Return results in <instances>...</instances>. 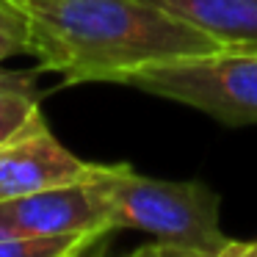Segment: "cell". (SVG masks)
<instances>
[{"mask_svg": "<svg viewBox=\"0 0 257 257\" xmlns=\"http://www.w3.org/2000/svg\"><path fill=\"white\" fill-rule=\"evenodd\" d=\"M39 69L75 83H122L155 61L218 50V42L150 0H12Z\"/></svg>", "mask_w": 257, "mask_h": 257, "instance_id": "cell-1", "label": "cell"}, {"mask_svg": "<svg viewBox=\"0 0 257 257\" xmlns=\"http://www.w3.org/2000/svg\"><path fill=\"white\" fill-rule=\"evenodd\" d=\"M113 229H139L163 243L221 251L229 243L218 221V194L196 180H161L127 163H100L91 177Z\"/></svg>", "mask_w": 257, "mask_h": 257, "instance_id": "cell-2", "label": "cell"}, {"mask_svg": "<svg viewBox=\"0 0 257 257\" xmlns=\"http://www.w3.org/2000/svg\"><path fill=\"white\" fill-rule=\"evenodd\" d=\"M124 86L213 116L227 127L257 124V50H218L155 61Z\"/></svg>", "mask_w": 257, "mask_h": 257, "instance_id": "cell-3", "label": "cell"}, {"mask_svg": "<svg viewBox=\"0 0 257 257\" xmlns=\"http://www.w3.org/2000/svg\"><path fill=\"white\" fill-rule=\"evenodd\" d=\"M94 161H83L56 139L45 113L0 144V202L39 194L94 177Z\"/></svg>", "mask_w": 257, "mask_h": 257, "instance_id": "cell-4", "label": "cell"}, {"mask_svg": "<svg viewBox=\"0 0 257 257\" xmlns=\"http://www.w3.org/2000/svg\"><path fill=\"white\" fill-rule=\"evenodd\" d=\"M80 232H113L108 207L91 180L0 202V240Z\"/></svg>", "mask_w": 257, "mask_h": 257, "instance_id": "cell-5", "label": "cell"}, {"mask_svg": "<svg viewBox=\"0 0 257 257\" xmlns=\"http://www.w3.org/2000/svg\"><path fill=\"white\" fill-rule=\"evenodd\" d=\"M232 50H257V0H150Z\"/></svg>", "mask_w": 257, "mask_h": 257, "instance_id": "cell-6", "label": "cell"}, {"mask_svg": "<svg viewBox=\"0 0 257 257\" xmlns=\"http://www.w3.org/2000/svg\"><path fill=\"white\" fill-rule=\"evenodd\" d=\"M39 116L42 100L34 83V75L0 69V144L17 136L20 130H25Z\"/></svg>", "mask_w": 257, "mask_h": 257, "instance_id": "cell-7", "label": "cell"}, {"mask_svg": "<svg viewBox=\"0 0 257 257\" xmlns=\"http://www.w3.org/2000/svg\"><path fill=\"white\" fill-rule=\"evenodd\" d=\"M111 232L80 235H31V238L0 240V257H83L97 240Z\"/></svg>", "mask_w": 257, "mask_h": 257, "instance_id": "cell-8", "label": "cell"}, {"mask_svg": "<svg viewBox=\"0 0 257 257\" xmlns=\"http://www.w3.org/2000/svg\"><path fill=\"white\" fill-rule=\"evenodd\" d=\"M28 47V34H25V20L12 0H0V69L9 58L25 56Z\"/></svg>", "mask_w": 257, "mask_h": 257, "instance_id": "cell-9", "label": "cell"}, {"mask_svg": "<svg viewBox=\"0 0 257 257\" xmlns=\"http://www.w3.org/2000/svg\"><path fill=\"white\" fill-rule=\"evenodd\" d=\"M127 257H221V251H207V249H194V246H177V243L152 240V243L139 246Z\"/></svg>", "mask_w": 257, "mask_h": 257, "instance_id": "cell-10", "label": "cell"}, {"mask_svg": "<svg viewBox=\"0 0 257 257\" xmlns=\"http://www.w3.org/2000/svg\"><path fill=\"white\" fill-rule=\"evenodd\" d=\"M221 257H257V240H229L227 246L221 249Z\"/></svg>", "mask_w": 257, "mask_h": 257, "instance_id": "cell-11", "label": "cell"}, {"mask_svg": "<svg viewBox=\"0 0 257 257\" xmlns=\"http://www.w3.org/2000/svg\"><path fill=\"white\" fill-rule=\"evenodd\" d=\"M105 243H108V235H105V238H102V240H97V243L91 246V249L86 251L83 257H105Z\"/></svg>", "mask_w": 257, "mask_h": 257, "instance_id": "cell-12", "label": "cell"}]
</instances>
